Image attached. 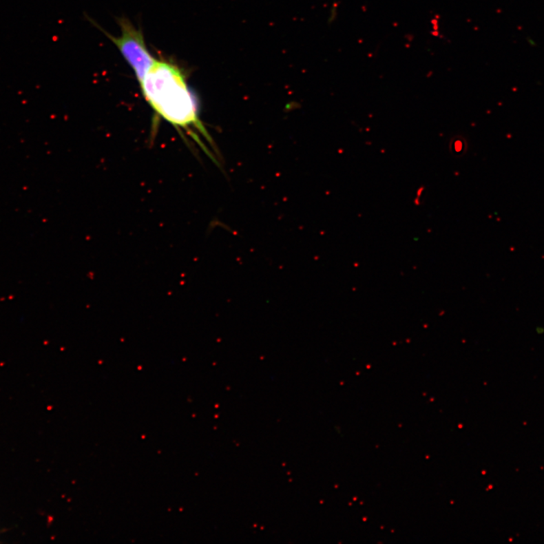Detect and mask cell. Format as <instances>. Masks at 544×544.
<instances>
[{
    "label": "cell",
    "mask_w": 544,
    "mask_h": 544,
    "mask_svg": "<svg viewBox=\"0 0 544 544\" xmlns=\"http://www.w3.org/2000/svg\"><path fill=\"white\" fill-rule=\"evenodd\" d=\"M139 85L146 102L159 118L178 130L185 131L211 156L196 133L213 143L200 118L198 100L180 67L169 61L155 60Z\"/></svg>",
    "instance_id": "cell-1"
},
{
    "label": "cell",
    "mask_w": 544,
    "mask_h": 544,
    "mask_svg": "<svg viewBox=\"0 0 544 544\" xmlns=\"http://www.w3.org/2000/svg\"><path fill=\"white\" fill-rule=\"evenodd\" d=\"M121 28V35L114 37L108 35L123 57L134 70L138 82L141 81L149 69L154 63L155 60L147 50L145 39L141 30L137 29L132 23L125 19L120 20Z\"/></svg>",
    "instance_id": "cell-2"
}]
</instances>
